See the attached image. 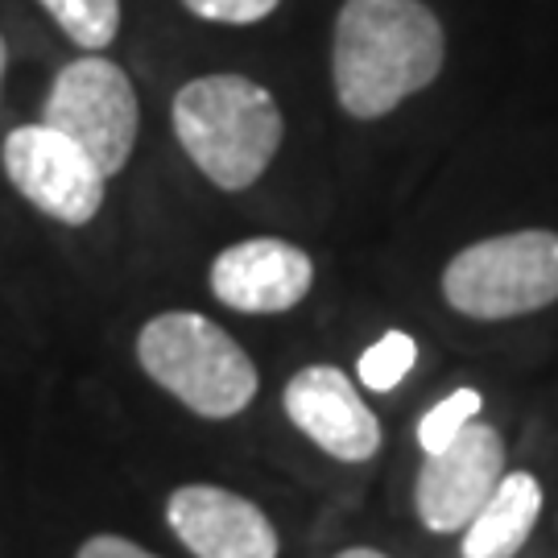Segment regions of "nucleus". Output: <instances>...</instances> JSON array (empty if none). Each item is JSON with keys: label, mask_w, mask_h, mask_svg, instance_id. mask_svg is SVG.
<instances>
[{"label": "nucleus", "mask_w": 558, "mask_h": 558, "mask_svg": "<svg viewBox=\"0 0 558 558\" xmlns=\"http://www.w3.org/2000/svg\"><path fill=\"white\" fill-rule=\"evenodd\" d=\"M41 124L75 141L104 170V179H117L137 145V87L120 62L104 54H80L50 83L46 104H41Z\"/></svg>", "instance_id": "nucleus-5"}, {"label": "nucleus", "mask_w": 558, "mask_h": 558, "mask_svg": "<svg viewBox=\"0 0 558 558\" xmlns=\"http://www.w3.org/2000/svg\"><path fill=\"white\" fill-rule=\"evenodd\" d=\"M505 476V439L488 422H472L442 451H430L418 472L414 505L430 534H456L480 513Z\"/></svg>", "instance_id": "nucleus-7"}, {"label": "nucleus", "mask_w": 558, "mask_h": 558, "mask_svg": "<svg viewBox=\"0 0 558 558\" xmlns=\"http://www.w3.org/2000/svg\"><path fill=\"white\" fill-rule=\"evenodd\" d=\"M447 62V34L422 0H343L331 34V87L348 117L380 120L426 92Z\"/></svg>", "instance_id": "nucleus-1"}, {"label": "nucleus", "mask_w": 558, "mask_h": 558, "mask_svg": "<svg viewBox=\"0 0 558 558\" xmlns=\"http://www.w3.org/2000/svg\"><path fill=\"white\" fill-rule=\"evenodd\" d=\"M542 513V484L534 472L500 476L493 497L480 505V513L463 530V558H513L530 542Z\"/></svg>", "instance_id": "nucleus-11"}, {"label": "nucleus", "mask_w": 558, "mask_h": 558, "mask_svg": "<svg viewBox=\"0 0 558 558\" xmlns=\"http://www.w3.org/2000/svg\"><path fill=\"white\" fill-rule=\"evenodd\" d=\"M336 558H389V555H380L373 546H352V550H343V555H336Z\"/></svg>", "instance_id": "nucleus-17"}, {"label": "nucleus", "mask_w": 558, "mask_h": 558, "mask_svg": "<svg viewBox=\"0 0 558 558\" xmlns=\"http://www.w3.org/2000/svg\"><path fill=\"white\" fill-rule=\"evenodd\" d=\"M311 286L315 260L281 236L236 240L211 260V294L240 315H281L299 306Z\"/></svg>", "instance_id": "nucleus-9"}, {"label": "nucleus", "mask_w": 558, "mask_h": 558, "mask_svg": "<svg viewBox=\"0 0 558 558\" xmlns=\"http://www.w3.org/2000/svg\"><path fill=\"white\" fill-rule=\"evenodd\" d=\"M174 538L195 558H278L281 542L274 521L253 500L216 484H186L166 500Z\"/></svg>", "instance_id": "nucleus-10"}, {"label": "nucleus", "mask_w": 558, "mask_h": 558, "mask_svg": "<svg viewBox=\"0 0 558 558\" xmlns=\"http://www.w3.org/2000/svg\"><path fill=\"white\" fill-rule=\"evenodd\" d=\"M281 0H182L191 17L211 21V25H257L265 21Z\"/></svg>", "instance_id": "nucleus-15"}, {"label": "nucleus", "mask_w": 558, "mask_h": 558, "mask_svg": "<svg viewBox=\"0 0 558 558\" xmlns=\"http://www.w3.org/2000/svg\"><path fill=\"white\" fill-rule=\"evenodd\" d=\"M75 558H158V555H149L145 546L120 538V534H96V538L83 542Z\"/></svg>", "instance_id": "nucleus-16"}, {"label": "nucleus", "mask_w": 558, "mask_h": 558, "mask_svg": "<svg viewBox=\"0 0 558 558\" xmlns=\"http://www.w3.org/2000/svg\"><path fill=\"white\" fill-rule=\"evenodd\" d=\"M484 410V393L480 389H456V393H447L439 405H430L418 422V442L422 451L430 456V451H442L447 442L456 439L459 430H468L476 414Z\"/></svg>", "instance_id": "nucleus-14"}, {"label": "nucleus", "mask_w": 558, "mask_h": 558, "mask_svg": "<svg viewBox=\"0 0 558 558\" xmlns=\"http://www.w3.org/2000/svg\"><path fill=\"white\" fill-rule=\"evenodd\" d=\"M286 414L331 459L364 463L380 451V422L364 405L356 380L336 364H311L286 385Z\"/></svg>", "instance_id": "nucleus-8"}, {"label": "nucleus", "mask_w": 558, "mask_h": 558, "mask_svg": "<svg viewBox=\"0 0 558 558\" xmlns=\"http://www.w3.org/2000/svg\"><path fill=\"white\" fill-rule=\"evenodd\" d=\"M4 174L17 186L21 199H29L41 216L71 228H83L100 216L108 179L96 161L83 154L75 141L50 124H17L4 149Z\"/></svg>", "instance_id": "nucleus-6"}, {"label": "nucleus", "mask_w": 558, "mask_h": 558, "mask_svg": "<svg viewBox=\"0 0 558 558\" xmlns=\"http://www.w3.org/2000/svg\"><path fill=\"white\" fill-rule=\"evenodd\" d=\"M137 360L170 398L199 418H236L257 398V364L199 311H166L137 336Z\"/></svg>", "instance_id": "nucleus-3"}, {"label": "nucleus", "mask_w": 558, "mask_h": 558, "mask_svg": "<svg viewBox=\"0 0 558 558\" xmlns=\"http://www.w3.org/2000/svg\"><path fill=\"white\" fill-rule=\"evenodd\" d=\"M414 364H418V343H414V336L385 331L373 348H364V356L356 364V377L368 389H377V393H393Z\"/></svg>", "instance_id": "nucleus-13"}, {"label": "nucleus", "mask_w": 558, "mask_h": 558, "mask_svg": "<svg viewBox=\"0 0 558 558\" xmlns=\"http://www.w3.org/2000/svg\"><path fill=\"white\" fill-rule=\"evenodd\" d=\"M442 299L468 319H518L558 302V232L525 228L468 244L442 269Z\"/></svg>", "instance_id": "nucleus-4"}, {"label": "nucleus", "mask_w": 558, "mask_h": 558, "mask_svg": "<svg viewBox=\"0 0 558 558\" xmlns=\"http://www.w3.org/2000/svg\"><path fill=\"white\" fill-rule=\"evenodd\" d=\"M4 66H9V46L0 38V83H4Z\"/></svg>", "instance_id": "nucleus-18"}, {"label": "nucleus", "mask_w": 558, "mask_h": 558, "mask_svg": "<svg viewBox=\"0 0 558 558\" xmlns=\"http://www.w3.org/2000/svg\"><path fill=\"white\" fill-rule=\"evenodd\" d=\"M80 50L96 54L120 34V0H38Z\"/></svg>", "instance_id": "nucleus-12"}, {"label": "nucleus", "mask_w": 558, "mask_h": 558, "mask_svg": "<svg viewBox=\"0 0 558 558\" xmlns=\"http://www.w3.org/2000/svg\"><path fill=\"white\" fill-rule=\"evenodd\" d=\"M174 137L220 191H244L269 170L286 120L269 87L248 75H199L170 104Z\"/></svg>", "instance_id": "nucleus-2"}]
</instances>
